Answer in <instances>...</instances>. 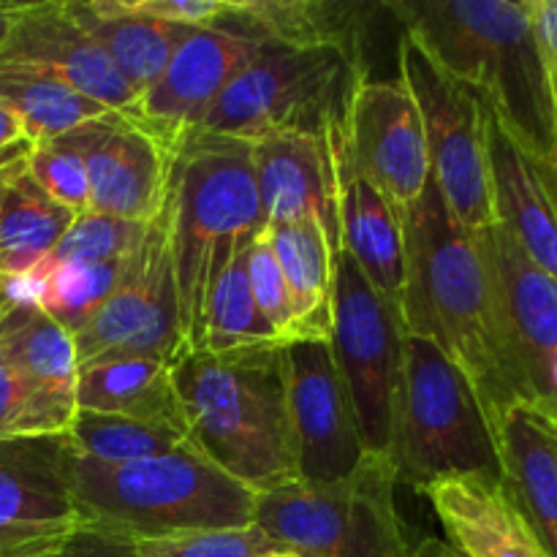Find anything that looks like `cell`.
<instances>
[{
    "mask_svg": "<svg viewBox=\"0 0 557 557\" xmlns=\"http://www.w3.org/2000/svg\"><path fill=\"white\" fill-rule=\"evenodd\" d=\"M406 226V299L403 326L446 354L466 375L493 438L515 408L533 406L517 362L504 302L482 232L457 223L430 180L403 221Z\"/></svg>",
    "mask_w": 557,
    "mask_h": 557,
    "instance_id": "6da1fadb",
    "label": "cell"
},
{
    "mask_svg": "<svg viewBox=\"0 0 557 557\" xmlns=\"http://www.w3.org/2000/svg\"><path fill=\"white\" fill-rule=\"evenodd\" d=\"M449 76L484 98L536 163H557V114L533 0H384Z\"/></svg>",
    "mask_w": 557,
    "mask_h": 557,
    "instance_id": "7a4b0ae2",
    "label": "cell"
},
{
    "mask_svg": "<svg viewBox=\"0 0 557 557\" xmlns=\"http://www.w3.org/2000/svg\"><path fill=\"white\" fill-rule=\"evenodd\" d=\"M281 346L201 348L172 364L188 441L253 493L297 482Z\"/></svg>",
    "mask_w": 557,
    "mask_h": 557,
    "instance_id": "3957f363",
    "label": "cell"
},
{
    "mask_svg": "<svg viewBox=\"0 0 557 557\" xmlns=\"http://www.w3.org/2000/svg\"><path fill=\"white\" fill-rule=\"evenodd\" d=\"M163 215L180 332L185 348L199 351L218 277L267 228L248 145L215 136L183 141L172 158Z\"/></svg>",
    "mask_w": 557,
    "mask_h": 557,
    "instance_id": "277c9868",
    "label": "cell"
},
{
    "mask_svg": "<svg viewBox=\"0 0 557 557\" xmlns=\"http://www.w3.org/2000/svg\"><path fill=\"white\" fill-rule=\"evenodd\" d=\"M71 495L82 528L131 544L256 522L253 490L190 441L169 455L117 466L82 460L71 451Z\"/></svg>",
    "mask_w": 557,
    "mask_h": 557,
    "instance_id": "5b68a950",
    "label": "cell"
},
{
    "mask_svg": "<svg viewBox=\"0 0 557 557\" xmlns=\"http://www.w3.org/2000/svg\"><path fill=\"white\" fill-rule=\"evenodd\" d=\"M368 71L337 49L267 44L218 96L194 136L228 141L313 136L348 150V114Z\"/></svg>",
    "mask_w": 557,
    "mask_h": 557,
    "instance_id": "8992f818",
    "label": "cell"
},
{
    "mask_svg": "<svg viewBox=\"0 0 557 557\" xmlns=\"http://www.w3.org/2000/svg\"><path fill=\"white\" fill-rule=\"evenodd\" d=\"M389 457L364 455L335 482H288L256 493V525L299 557H411Z\"/></svg>",
    "mask_w": 557,
    "mask_h": 557,
    "instance_id": "52a82bcc",
    "label": "cell"
},
{
    "mask_svg": "<svg viewBox=\"0 0 557 557\" xmlns=\"http://www.w3.org/2000/svg\"><path fill=\"white\" fill-rule=\"evenodd\" d=\"M392 466L397 484L417 493L446 476L500 473L498 446L471 384L435 343L417 335L406 337Z\"/></svg>",
    "mask_w": 557,
    "mask_h": 557,
    "instance_id": "ba28073f",
    "label": "cell"
},
{
    "mask_svg": "<svg viewBox=\"0 0 557 557\" xmlns=\"http://www.w3.org/2000/svg\"><path fill=\"white\" fill-rule=\"evenodd\" d=\"M397 76L419 107L430 174L444 205L468 232L495 226L484 98L446 74L408 33L397 41Z\"/></svg>",
    "mask_w": 557,
    "mask_h": 557,
    "instance_id": "9c48e42d",
    "label": "cell"
},
{
    "mask_svg": "<svg viewBox=\"0 0 557 557\" xmlns=\"http://www.w3.org/2000/svg\"><path fill=\"white\" fill-rule=\"evenodd\" d=\"M406 337L400 313L364 281L346 253L337 256L332 288V354L346 381L364 451L389 460L395 451Z\"/></svg>",
    "mask_w": 557,
    "mask_h": 557,
    "instance_id": "30bf717a",
    "label": "cell"
},
{
    "mask_svg": "<svg viewBox=\"0 0 557 557\" xmlns=\"http://www.w3.org/2000/svg\"><path fill=\"white\" fill-rule=\"evenodd\" d=\"M79 364L103 357H147L174 364L183 343L169 256L166 215L147 226L112 297L74 335Z\"/></svg>",
    "mask_w": 557,
    "mask_h": 557,
    "instance_id": "8fae6325",
    "label": "cell"
},
{
    "mask_svg": "<svg viewBox=\"0 0 557 557\" xmlns=\"http://www.w3.org/2000/svg\"><path fill=\"white\" fill-rule=\"evenodd\" d=\"M297 482H335L368 455L351 397L330 341H286L281 346Z\"/></svg>",
    "mask_w": 557,
    "mask_h": 557,
    "instance_id": "7c38bea8",
    "label": "cell"
},
{
    "mask_svg": "<svg viewBox=\"0 0 557 557\" xmlns=\"http://www.w3.org/2000/svg\"><path fill=\"white\" fill-rule=\"evenodd\" d=\"M79 528L65 433L0 441V557H41Z\"/></svg>",
    "mask_w": 557,
    "mask_h": 557,
    "instance_id": "4fadbf2b",
    "label": "cell"
},
{
    "mask_svg": "<svg viewBox=\"0 0 557 557\" xmlns=\"http://www.w3.org/2000/svg\"><path fill=\"white\" fill-rule=\"evenodd\" d=\"M348 163L406 221L428 190L430 156L411 90L395 79H364L348 114Z\"/></svg>",
    "mask_w": 557,
    "mask_h": 557,
    "instance_id": "5bb4252c",
    "label": "cell"
},
{
    "mask_svg": "<svg viewBox=\"0 0 557 557\" xmlns=\"http://www.w3.org/2000/svg\"><path fill=\"white\" fill-rule=\"evenodd\" d=\"M65 139L85 161L90 185L87 212L128 223H152L163 215L174 152L150 131L123 112H112L69 131Z\"/></svg>",
    "mask_w": 557,
    "mask_h": 557,
    "instance_id": "9a60e30c",
    "label": "cell"
},
{
    "mask_svg": "<svg viewBox=\"0 0 557 557\" xmlns=\"http://www.w3.org/2000/svg\"><path fill=\"white\" fill-rule=\"evenodd\" d=\"M264 47L223 27H199L180 44L156 85L123 114L174 152L199 131L228 82Z\"/></svg>",
    "mask_w": 557,
    "mask_h": 557,
    "instance_id": "2e32d148",
    "label": "cell"
},
{
    "mask_svg": "<svg viewBox=\"0 0 557 557\" xmlns=\"http://www.w3.org/2000/svg\"><path fill=\"white\" fill-rule=\"evenodd\" d=\"M0 69H20L63 82L79 96L128 112L136 90L90 38L65 3H11V27L0 47Z\"/></svg>",
    "mask_w": 557,
    "mask_h": 557,
    "instance_id": "e0dca14e",
    "label": "cell"
},
{
    "mask_svg": "<svg viewBox=\"0 0 557 557\" xmlns=\"http://www.w3.org/2000/svg\"><path fill=\"white\" fill-rule=\"evenodd\" d=\"M495 283L533 408L557 424V281L533 264L500 223L484 228Z\"/></svg>",
    "mask_w": 557,
    "mask_h": 557,
    "instance_id": "ac0fdd59",
    "label": "cell"
},
{
    "mask_svg": "<svg viewBox=\"0 0 557 557\" xmlns=\"http://www.w3.org/2000/svg\"><path fill=\"white\" fill-rule=\"evenodd\" d=\"M248 150L267 226L313 218L341 256V185L348 150L294 134L250 141Z\"/></svg>",
    "mask_w": 557,
    "mask_h": 557,
    "instance_id": "d6986e66",
    "label": "cell"
},
{
    "mask_svg": "<svg viewBox=\"0 0 557 557\" xmlns=\"http://www.w3.org/2000/svg\"><path fill=\"white\" fill-rule=\"evenodd\" d=\"M455 557H553L500 473L446 476L422 490Z\"/></svg>",
    "mask_w": 557,
    "mask_h": 557,
    "instance_id": "ffe728a7",
    "label": "cell"
},
{
    "mask_svg": "<svg viewBox=\"0 0 557 557\" xmlns=\"http://www.w3.org/2000/svg\"><path fill=\"white\" fill-rule=\"evenodd\" d=\"M368 11L370 5L351 0H228L212 27L275 47L337 49L364 65Z\"/></svg>",
    "mask_w": 557,
    "mask_h": 557,
    "instance_id": "44dd1931",
    "label": "cell"
},
{
    "mask_svg": "<svg viewBox=\"0 0 557 557\" xmlns=\"http://www.w3.org/2000/svg\"><path fill=\"white\" fill-rule=\"evenodd\" d=\"M487 152L495 218L528 253L557 281V207L528 152L506 134L487 107Z\"/></svg>",
    "mask_w": 557,
    "mask_h": 557,
    "instance_id": "7402d4cb",
    "label": "cell"
},
{
    "mask_svg": "<svg viewBox=\"0 0 557 557\" xmlns=\"http://www.w3.org/2000/svg\"><path fill=\"white\" fill-rule=\"evenodd\" d=\"M500 479L539 542L557 557V424L533 406L504 419L495 438Z\"/></svg>",
    "mask_w": 557,
    "mask_h": 557,
    "instance_id": "603a6c76",
    "label": "cell"
},
{
    "mask_svg": "<svg viewBox=\"0 0 557 557\" xmlns=\"http://www.w3.org/2000/svg\"><path fill=\"white\" fill-rule=\"evenodd\" d=\"M341 253L400 313L406 299V226L389 201L346 163L341 185Z\"/></svg>",
    "mask_w": 557,
    "mask_h": 557,
    "instance_id": "cb8c5ba5",
    "label": "cell"
},
{
    "mask_svg": "<svg viewBox=\"0 0 557 557\" xmlns=\"http://www.w3.org/2000/svg\"><path fill=\"white\" fill-rule=\"evenodd\" d=\"M0 354L22 381L71 424L79 379L74 335L30 299H11L0 319Z\"/></svg>",
    "mask_w": 557,
    "mask_h": 557,
    "instance_id": "d4e9b609",
    "label": "cell"
},
{
    "mask_svg": "<svg viewBox=\"0 0 557 557\" xmlns=\"http://www.w3.org/2000/svg\"><path fill=\"white\" fill-rule=\"evenodd\" d=\"M76 411L161 424L185 435V417L174 389L172 364L158 359L103 357L79 364Z\"/></svg>",
    "mask_w": 557,
    "mask_h": 557,
    "instance_id": "484cf974",
    "label": "cell"
},
{
    "mask_svg": "<svg viewBox=\"0 0 557 557\" xmlns=\"http://www.w3.org/2000/svg\"><path fill=\"white\" fill-rule=\"evenodd\" d=\"M69 9L134 87L136 96L156 85L180 44L199 30L134 16L120 9L117 0H69Z\"/></svg>",
    "mask_w": 557,
    "mask_h": 557,
    "instance_id": "4316f807",
    "label": "cell"
},
{
    "mask_svg": "<svg viewBox=\"0 0 557 557\" xmlns=\"http://www.w3.org/2000/svg\"><path fill=\"white\" fill-rule=\"evenodd\" d=\"M267 239L277 256L292 294L297 332L292 341H330L332 288H335V248L313 218L267 226Z\"/></svg>",
    "mask_w": 557,
    "mask_h": 557,
    "instance_id": "83f0119b",
    "label": "cell"
},
{
    "mask_svg": "<svg viewBox=\"0 0 557 557\" xmlns=\"http://www.w3.org/2000/svg\"><path fill=\"white\" fill-rule=\"evenodd\" d=\"M74 221V212L54 205L22 163L0 190V283L30 277Z\"/></svg>",
    "mask_w": 557,
    "mask_h": 557,
    "instance_id": "f1b7e54d",
    "label": "cell"
},
{
    "mask_svg": "<svg viewBox=\"0 0 557 557\" xmlns=\"http://www.w3.org/2000/svg\"><path fill=\"white\" fill-rule=\"evenodd\" d=\"M131 253L123 259L101 261V264L41 267L25 281L11 283L9 294L11 299L36 302L49 319L65 326L71 335H76L120 286L125 270H128Z\"/></svg>",
    "mask_w": 557,
    "mask_h": 557,
    "instance_id": "f546056e",
    "label": "cell"
},
{
    "mask_svg": "<svg viewBox=\"0 0 557 557\" xmlns=\"http://www.w3.org/2000/svg\"><path fill=\"white\" fill-rule=\"evenodd\" d=\"M0 107L22 120L33 145L52 141L112 114V109L79 96L63 82L20 69H0Z\"/></svg>",
    "mask_w": 557,
    "mask_h": 557,
    "instance_id": "4dcf8cb0",
    "label": "cell"
},
{
    "mask_svg": "<svg viewBox=\"0 0 557 557\" xmlns=\"http://www.w3.org/2000/svg\"><path fill=\"white\" fill-rule=\"evenodd\" d=\"M281 343L283 337L267 321V315L256 305L253 292H250L248 272H245V253L237 256L223 270V275L218 277L215 288L210 294L201 348L212 354H223L239 351V348L281 346Z\"/></svg>",
    "mask_w": 557,
    "mask_h": 557,
    "instance_id": "1f68e13d",
    "label": "cell"
},
{
    "mask_svg": "<svg viewBox=\"0 0 557 557\" xmlns=\"http://www.w3.org/2000/svg\"><path fill=\"white\" fill-rule=\"evenodd\" d=\"M65 438L76 457L103 466L169 455L188 441L180 430L92 411H76Z\"/></svg>",
    "mask_w": 557,
    "mask_h": 557,
    "instance_id": "d6a6232c",
    "label": "cell"
},
{
    "mask_svg": "<svg viewBox=\"0 0 557 557\" xmlns=\"http://www.w3.org/2000/svg\"><path fill=\"white\" fill-rule=\"evenodd\" d=\"M147 226L150 223L114 221V218L96 215V212L76 215V221L63 234L58 248L47 256V261L41 267L101 264V261L123 259V256H128L139 245Z\"/></svg>",
    "mask_w": 557,
    "mask_h": 557,
    "instance_id": "836d02e7",
    "label": "cell"
},
{
    "mask_svg": "<svg viewBox=\"0 0 557 557\" xmlns=\"http://www.w3.org/2000/svg\"><path fill=\"white\" fill-rule=\"evenodd\" d=\"M25 172L54 205L65 207L74 215H85L90 210L85 161L65 136L33 147L30 156L25 158Z\"/></svg>",
    "mask_w": 557,
    "mask_h": 557,
    "instance_id": "e575fe53",
    "label": "cell"
},
{
    "mask_svg": "<svg viewBox=\"0 0 557 557\" xmlns=\"http://www.w3.org/2000/svg\"><path fill=\"white\" fill-rule=\"evenodd\" d=\"M139 557H259L275 544L259 525L215 528V531H185L161 539L134 542Z\"/></svg>",
    "mask_w": 557,
    "mask_h": 557,
    "instance_id": "d590c367",
    "label": "cell"
},
{
    "mask_svg": "<svg viewBox=\"0 0 557 557\" xmlns=\"http://www.w3.org/2000/svg\"><path fill=\"white\" fill-rule=\"evenodd\" d=\"M65 430L69 422L60 419L0 354V441L60 435Z\"/></svg>",
    "mask_w": 557,
    "mask_h": 557,
    "instance_id": "8d00e7d4",
    "label": "cell"
},
{
    "mask_svg": "<svg viewBox=\"0 0 557 557\" xmlns=\"http://www.w3.org/2000/svg\"><path fill=\"white\" fill-rule=\"evenodd\" d=\"M245 272H248L250 292H253V299L256 305H259L261 313H264L267 321L275 326V332L283 337V343L292 341L294 332H297V315H294L286 277H283L275 250H272L264 232H261L259 237L248 245V250H245Z\"/></svg>",
    "mask_w": 557,
    "mask_h": 557,
    "instance_id": "74e56055",
    "label": "cell"
},
{
    "mask_svg": "<svg viewBox=\"0 0 557 557\" xmlns=\"http://www.w3.org/2000/svg\"><path fill=\"white\" fill-rule=\"evenodd\" d=\"M120 9L163 25L212 27L228 11V0H117Z\"/></svg>",
    "mask_w": 557,
    "mask_h": 557,
    "instance_id": "f35d334b",
    "label": "cell"
},
{
    "mask_svg": "<svg viewBox=\"0 0 557 557\" xmlns=\"http://www.w3.org/2000/svg\"><path fill=\"white\" fill-rule=\"evenodd\" d=\"M41 557H139L134 544L123 539L107 536V533L79 528L71 539H65L58 549Z\"/></svg>",
    "mask_w": 557,
    "mask_h": 557,
    "instance_id": "ab89813d",
    "label": "cell"
},
{
    "mask_svg": "<svg viewBox=\"0 0 557 557\" xmlns=\"http://www.w3.org/2000/svg\"><path fill=\"white\" fill-rule=\"evenodd\" d=\"M533 22H536L539 41H542L544 60H547L557 114V0H533Z\"/></svg>",
    "mask_w": 557,
    "mask_h": 557,
    "instance_id": "60d3db41",
    "label": "cell"
},
{
    "mask_svg": "<svg viewBox=\"0 0 557 557\" xmlns=\"http://www.w3.org/2000/svg\"><path fill=\"white\" fill-rule=\"evenodd\" d=\"M33 139L27 136L25 125L16 117L14 112H9L5 107H0V169L14 166L22 163L33 150Z\"/></svg>",
    "mask_w": 557,
    "mask_h": 557,
    "instance_id": "b9f144b4",
    "label": "cell"
},
{
    "mask_svg": "<svg viewBox=\"0 0 557 557\" xmlns=\"http://www.w3.org/2000/svg\"><path fill=\"white\" fill-rule=\"evenodd\" d=\"M411 557H455V553L446 547L444 539L430 536V539H422V542L413 544Z\"/></svg>",
    "mask_w": 557,
    "mask_h": 557,
    "instance_id": "7bdbcfd3",
    "label": "cell"
},
{
    "mask_svg": "<svg viewBox=\"0 0 557 557\" xmlns=\"http://www.w3.org/2000/svg\"><path fill=\"white\" fill-rule=\"evenodd\" d=\"M533 163H536V161H533ZM536 169H539V174H542L544 185H547L549 196H553V201L557 207V163H536Z\"/></svg>",
    "mask_w": 557,
    "mask_h": 557,
    "instance_id": "ee69618b",
    "label": "cell"
},
{
    "mask_svg": "<svg viewBox=\"0 0 557 557\" xmlns=\"http://www.w3.org/2000/svg\"><path fill=\"white\" fill-rule=\"evenodd\" d=\"M11 27V3H0V47H3L5 36Z\"/></svg>",
    "mask_w": 557,
    "mask_h": 557,
    "instance_id": "f6af8a7d",
    "label": "cell"
},
{
    "mask_svg": "<svg viewBox=\"0 0 557 557\" xmlns=\"http://www.w3.org/2000/svg\"><path fill=\"white\" fill-rule=\"evenodd\" d=\"M9 302H11L9 286H5V283H0V319H3V313H5V308H9Z\"/></svg>",
    "mask_w": 557,
    "mask_h": 557,
    "instance_id": "bcb514c9",
    "label": "cell"
},
{
    "mask_svg": "<svg viewBox=\"0 0 557 557\" xmlns=\"http://www.w3.org/2000/svg\"><path fill=\"white\" fill-rule=\"evenodd\" d=\"M22 163H25V161H22ZM22 163H14V166H5V169H0V190H3V185L9 183V177H11V174L16 172V169L22 166Z\"/></svg>",
    "mask_w": 557,
    "mask_h": 557,
    "instance_id": "7dc6e473",
    "label": "cell"
},
{
    "mask_svg": "<svg viewBox=\"0 0 557 557\" xmlns=\"http://www.w3.org/2000/svg\"><path fill=\"white\" fill-rule=\"evenodd\" d=\"M259 557H299L297 553H288V549H270V553L259 555Z\"/></svg>",
    "mask_w": 557,
    "mask_h": 557,
    "instance_id": "c3c4849f",
    "label": "cell"
}]
</instances>
